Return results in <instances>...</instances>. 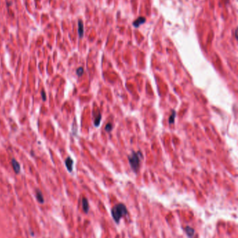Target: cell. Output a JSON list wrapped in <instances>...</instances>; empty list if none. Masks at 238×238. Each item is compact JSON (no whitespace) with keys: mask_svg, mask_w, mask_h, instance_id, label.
<instances>
[{"mask_svg":"<svg viewBox=\"0 0 238 238\" xmlns=\"http://www.w3.org/2000/svg\"><path fill=\"white\" fill-rule=\"evenodd\" d=\"M128 214L126 205L123 203L117 204L111 209V214L114 221L117 223H119V221L123 216Z\"/></svg>","mask_w":238,"mask_h":238,"instance_id":"6da1fadb","label":"cell"},{"mask_svg":"<svg viewBox=\"0 0 238 238\" xmlns=\"http://www.w3.org/2000/svg\"><path fill=\"white\" fill-rule=\"evenodd\" d=\"M142 159L143 155L140 152H133L128 156V162L134 172H138V171Z\"/></svg>","mask_w":238,"mask_h":238,"instance_id":"7a4b0ae2","label":"cell"},{"mask_svg":"<svg viewBox=\"0 0 238 238\" xmlns=\"http://www.w3.org/2000/svg\"><path fill=\"white\" fill-rule=\"evenodd\" d=\"M65 165L68 171L69 172H72L73 171V161L71 157H67V160L65 161Z\"/></svg>","mask_w":238,"mask_h":238,"instance_id":"3957f363","label":"cell"},{"mask_svg":"<svg viewBox=\"0 0 238 238\" xmlns=\"http://www.w3.org/2000/svg\"><path fill=\"white\" fill-rule=\"evenodd\" d=\"M11 164L12 166H13V169L15 171V173H19L20 171V164L18 162L16 161L15 159H12L11 160Z\"/></svg>","mask_w":238,"mask_h":238,"instance_id":"277c9868","label":"cell"},{"mask_svg":"<svg viewBox=\"0 0 238 238\" xmlns=\"http://www.w3.org/2000/svg\"><path fill=\"white\" fill-rule=\"evenodd\" d=\"M184 231H185L187 236L189 238H193V237L194 236L195 230L190 226H186L185 228H184Z\"/></svg>","mask_w":238,"mask_h":238,"instance_id":"5b68a950","label":"cell"},{"mask_svg":"<svg viewBox=\"0 0 238 238\" xmlns=\"http://www.w3.org/2000/svg\"><path fill=\"white\" fill-rule=\"evenodd\" d=\"M145 21H146V19L145 18V17H139L138 18L136 19L135 21H134L133 23V25L135 27H140L141 24H144V23L145 22Z\"/></svg>","mask_w":238,"mask_h":238,"instance_id":"8992f818","label":"cell"},{"mask_svg":"<svg viewBox=\"0 0 238 238\" xmlns=\"http://www.w3.org/2000/svg\"><path fill=\"white\" fill-rule=\"evenodd\" d=\"M82 205H83V210L85 213L88 212V211L89 210V203L88 200L86 198H83V200H82Z\"/></svg>","mask_w":238,"mask_h":238,"instance_id":"52a82bcc","label":"cell"},{"mask_svg":"<svg viewBox=\"0 0 238 238\" xmlns=\"http://www.w3.org/2000/svg\"><path fill=\"white\" fill-rule=\"evenodd\" d=\"M78 34L80 38H83L84 36V25L82 20L78 21Z\"/></svg>","mask_w":238,"mask_h":238,"instance_id":"ba28073f","label":"cell"},{"mask_svg":"<svg viewBox=\"0 0 238 238\" xmlns=\"http://www.w3.org/2000/svg\"><path fill=\"white\" fill-rule=\"evenodd\" d=\"M36 197H37V200H38L40 203H44V196H43L41 191L39 190V189H37V190H36Z\"/></svg>","mask_w":238,"mask_h":238,"instance_id":"9c48e42d","label":"cell"},{"mask_svg":"<svg viewBox=\"0 0 238 238\" xmlns=\"http://www.w3.org/2000/svg\"><path fill=\"white\" fill-rule=\"evenodd\" d=\"M175 116H176V114H175V112L174 110H173V114H171V116H170V118H169V123H170V124H173V123H174Z\"/></svg>","mask_w":238,"mask_h":238,"instance_id":"30bf717a","label":"cell"},{"mask_svg":"<svg viewBox=\"0 0 238 238\" xmlns=\"http://www.w3.org/2000/svg\"><path fill=\"white\" fill-rule=\"evenodd\" d=\"M101 121V114H98L97 117H96L95 120H94V125H95V126L98 127V125H100Z\"/></svg>","mask_w":238,"mask_h":238,"instance_id":"8fae6325","label":"cell"},{"mask_svg":"<svg viewBox=\"0 0 238 238\" xmlns=\"http://www.w3.org/2000/svg\"><path fill=\"white\" fill-rule=\"evenodd\" d=\"M83 73H84V70L82 67H80V68H79L77 69L76 73H77V75H78V76H81V75L83 74Z\"/></svg>","mask_w":238,"mask_h":238,"instance_id":"7c38bea8","label":"cell"},{"mask_svg":"<svg viewBox=\"0 0 238 238\" xmlns=\"http://www.w3.org/2000/svg\"><path fill=\"white\" fill-rule=\"evenodd\" d=\"M112 129V126L110 123H108V124L106 125V126H105V130H106V131H111Z\"/></svg>","mask_w":238,"mask_h":238,"instance_id":"4fadbf2b","label":"cell"},{"mask_svg":"<svg viewBox=\"0 0 238 238\" xmlns=\"http://www.w3.org/2000/svg\"><path fill=\"white\" fill-rule=\"evenodd\" d=\"M41 97L43 98V100H44V101L46 100V95L44 91H41Z\"/></svg>","mask_w":238,"mask_h":238,"instance_id":"5bb4252c","label":"cell"},{"mask_svg":"<svg viewBox=\"0 0 238 238\" xmlns=\"http://www.w3.org/2000/svg\"><path fill=\"white\" fill-rule=\"evenodd\" d=\"M237 29H236V31H235V37H236V38H237Z\"/></svg>","mask_w":238,"mask_h":238,"instance_id":"9a60e30c","label":"cell"}]
</instances>
